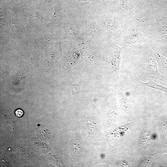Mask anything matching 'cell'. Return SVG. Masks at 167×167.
Listing matches in <instances>:
<instances>
[{
	"label": "cell",
	"instance_id": "cell-1",
	"mask_svg": "<svg viewBox=\"0 0 167 167\" xmlns=\"http://www.w3.org/2000/svg\"><path fill=\"white\" fill-rule=\"evenodd\" d=\"M16 14L28 34L43 29L50 20L31 7L20 9Z\"/></svg>",
	"mask_w": 167,
	"mask_h": 167
},
{
	"label": "cell",
	"instance_id": "cell-2",
	"mask_svg": "<svg viewBox=\"0 0 167 167\" xmlns=\"http://www.w3.org/2000/svg\"><path fill=\"white\" fill-rule=\"evenodd\" d=\"M10 11H8L9 17L8 25L12 33L13 39L26 40L28 33L22 22L16 13Z\"/></svg>",
	"mask_w": 167,
	"mask_h": 167
},
{
	"label": "cell",
	"instance_id": "cell-3",
	"mask_svg": "<svg viewBox=\"0 0 167 167\" xmlns=\"http://www.w3.org/2000/svg\"><path fill=\"white\" fill-rule=\"evenodd\" d=\"M54 39L52 32L44 28L28 33L26 40L30 44L35 45L45 46L49 45Z\"/></svg>",
	"mask_w": 167,
	"mask_h": 167
},
{
	"label": "cell",
	"instance_id": "cell-4",
	"mask_svg": "<svg viewBox=\"0 0 167 167\" xmlns=\"http://www.w3.org/2000/svg\"><path fill=\"white\" fill-rule=\"evenodd\" d=\"M144 69L143 70L149 77L165 82L167 81V77L160 73L156 61L154 58L148 59Z\"/></svg>",
	"mask_w": 167,
	"mask_h": 167
},
{
	"label": "cell",
	"instance_id": "cell-5",
	"mask_svg": "<svg viewBox=\"0 0 167 167\" xmlns=\"http://www.w3.org/2000/svg\"><path fill=\"white\" fill-rule=\"evenodd\" d=\"M135 78L136 82L138 86L154 89L167 94V87H164L161 85L156 83L151 80H150L149 82H147L144 83L141 82L136 75Z\"/></svg>",
	"mask_w": 167,
	"mask_h": 167
},
{
	"label": "cell",
	"instance_id": "cell-6",
	"mask_svg": "<svg viewBox=\"0 0 167 167\" xmlns=\"http://www.w3.org/2000/svg\"><path fill=\"white\" fill-rule=\"evenodd\" d=\"M112 57L113 70L118 77L121 64V51H114Z\"/></svg>",
	"mask_w": 167,
	"mask_h": 167
},
{
	"label": "cell",
	"instance_id": "cell-7",
	"mask_svg": "<svg viewBox=\"0 0 167 167\" xmlns=\"http://www.w3.org/2000/svg\"><path fill=\"white\" fill-rule=\"evenodd\" d=\"M156 54L160 61V67L163 70V73L167 76V59L162 56L157 51Z\"/></svg>",
	"mask_w": 167,
	"mask_h": 167
},
{
	"label": "cell",
	"instance_id": "cell-8",
	"mask_svg": "<svg viewBox=\"0 0 167 167\" xmlns=\"http://www.w3.org/2000/svg\"><path fill=\"white\" fill-rule=\"evenodd\" d=\"M140 35L139 34H135L129 36L125 39V42L126 44L131 45L136 44L139 41Z\"/></svg>",
	"mask_w": 167,
	"mask_h": 167
},
{
	"label": "cell",
	"instance_id": "cell-9",
	"mask_svg": "<svg viewBox=\"0 0 167 167\" xmlns=\"http://www.w3.org/2000/svg\"><path fill=\"white\" fill-rule=\"evenodd\" d=\"M70 89L73 97L76 98L79 96L80 90V86L78 85L70 84Z\"/></svg>",
	"mask_w": 167,
	"mask_h": 167
},
{
	"label": "cell",
	"instance_id": "cell-10",
	"mask_svg": "<svg viewBox=\"0 0 167 167\" xmlns=\"http://www.w3.org/2000/svg\"><path fill=\"white\" fill-rule=\"evenodd\" d=\"M120 4L121 7L125 8H131L132 7L130 0H121Z\"/></svg>",
	"mask_w": 167,
	"mask_h": 167
},
{
	"label": "cell",
	"instance_id": "cell-11",
	"mask_svg": "<svg viewBox=\"0 0 167 167\" xmlns=\"http://www.w3.org/2000/svg\"><path fill=\"white\" fill-rule=\"evenodd\" d=\"M160 31L163 36L167 39V27L166 26H161L160 28Z\"/></svg>",
	"mask_w": 167,
	"mask_h": 167
},
{
	"label": "cell",
	"instance_id": "cell-12",
	"mask_svg": "<svg viewBox=\"0 0 167 167\" xmlns=\"http://www.w3.org/2000/svg\"><path fill=\"white\" fill-rule=\"evenodd\" d=\"M107 25L109 29L112 30H115L117 28L115 24L112 21H108L107 22Z\"/></svg>",
	"mask_w": 167,
	"mask_h": 167
},
{
	"label": "cell",
	"instance_id": "cell-13",
	"mask_svg": "<svg viewBox=\"0 0 167 167\" xmlns=\"http://www.w3.org/2000/svg\"><path fill=\"white\" fill-rule=\"evenodd\" d=\"M15 113L17 116L21 117L23 115L24 112L22 109H17L15 112Z\"/></svg>",
	"mask_w": 167,
	"mask_h": 167
}]
</instances>
